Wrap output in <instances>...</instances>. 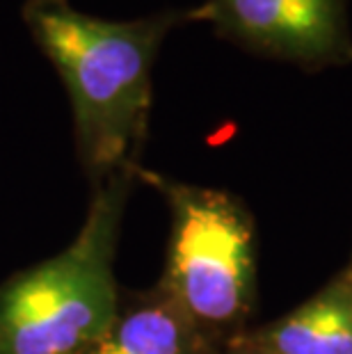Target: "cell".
<instances>
[{
	"instance_id": "obj_1",
	"label": "cell",
	"mask_w": 352,
	"mask_h": 354,
	"mask_svg": "<svg viewBox=\"0 0 352 354\" xmlns=\"http://www.w3.org/2000/svg\"><path fill=\"white\" fill-rule=\"evenodd\" d=\"M21 17L69 94L78 160L92 183L136 169L151 110V71L163 39L192 12L112 21L69 0H26Z\"/></svg>"
},
{
	"instance_id": "obj_2",
	"label": "cell",
	"mask_w": 352,
	"mask_h": 354,
	"mask_svg": "<svg viewBox=\"0 0 352 354\" xmlns=\"http://www.w3.org/2000/svg\"><path fill=\"white\" fill-rule=\"evenodd\" d=\"M136 169L94 185L78 236L0 283V354H87L117 318L115 254Z\"/></svg>"
},
{
	"instance_id": "obj_3",
	"label": "cell",
	"mask_w": 352,
	"mask_h": 354,
	"mask_svg": "<svg viewBox=\"0 0 352 354\" xmlns=\"http://www.w3.org/2000/svg\"><path fill=\"white\" fill-rule=\"evenodd\" d=\"M172 208L160 288L201 331L238 325L252 304L254 233L245 210L220 190L194 187L136 167Z\"/></svg>"
},
{
	"instance_id": "obj_4",
	"label": "cell",
	"mask_w": 352,
	"mask_h": 354,
	"mask_svg": "<svg viewBox=\"0 0 352 354\" xmlns=\"http://www.w3.org/2000/svg\"><path fill=\"white\" fill-rule=\"evenodd\" d=\"M201 17L220 37L293 62H323L348 50L343 0H206Z\"/></svg>"
},
{
	"instance_id": "obj_5",
	"label": "cell",
	"mask_w": 352,
	"mask_h": 354,
	"mask_svg": "<svg viewBox=\"0 0 352 354\" xmlns=\"http://www.w3.org/2000/svg\"><path fill=\"white\" fill-rule=\"evenodd\" d=\"M87 354H206V338L163 288L119 304Z\"/></svg>"
},
{
	"instance_id": "obj_6",
	"label": "cell",
	"mask_w": 352,
	"mask_h": 354,
	"mask_svg": "<svg viewBox=\"0 0 352 354\" xmlns=\"http://www.w3.org/2000/svg\"><path fill=\"white\" fill-rule=\"evenodd\" d=\"M261 354H352V290L334 286L241 343Z\"/></svg>"
},
{
	"instance_id": "obj_7",
	"label": "cell",
	"mask_w": 352,
	"mask_h": 354,
	"mask_svg": "<svg viewBox=\"0 0 352 354\" xmlns=\"http://www.w3.org/2000/svg\"><path fill=\"white\" fill-rule=\"evenodd\" d=\"M236 354H261V352H254V350H247V348H238Z\"/></svg>"
}]
</instances>
